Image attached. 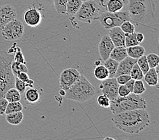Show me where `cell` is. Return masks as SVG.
Returning a JSON list of instances; mask_svg holds the SVG:
<instances>
[{"mask_svg":"<svg viewBox=\"0 0 159 140\" xmlns=\"http://www.w3.org/2000/svg\"><path fill=\"white\" fill-rule=\"evenodd\" d=\"M23 110V106L20 103V101L16 102H10L7 103L6 109L5 111V114H9V113L19 112Z\"/></svg>","mask_w":159,"mask_h":140,"instance_id":"484cf974","label":"cell"},{"mask_svg":"<svg viewBox=\"0 0 159 140\" xmlns=\"http://www.w3.org/2000/svg\"><path fill=\"white\" fill-rule=\"evenodd\" d=\"M7 103H8V102L6 99L5 97L0 98V116L5 115Z\"/></svg>","mask_w":159,"mask_h":140,"instance_id":"ab89813d","label":"cell"},{"mask_svg":"<svg viewBox=\"0 0 159 140\" xmlns=\"http://www.w3.org/2000/svg\"><path fill=\"white\" fill-rule=\"evenodd\" d=\"M59 93H60V95L64 96V95H65V90H64L62 89H60V91H59Z\"/></svg>","mask_w":159,"mask_h":140,"instance_id":"f6af8a7d","label":"cell"},{"mask_svg":"<svg viewBox=\"0 0 159 140\" xmlns=\"http://www.w3.org/2000/svg\"><path fill=\"white\" fill-rule=\"evenodd\" d=\"M42 90L35 88H30L25 90V99L26 103L31 105L38 104L42 98Z\"/></svg>","mask_w":159,"mask_h":140,"instance_id":"2e32d148","label":"cell"},{"mask_svg":"<svg viewBox=\"0 0 159 140\" xmlns=\"http://www.w3.org/2000/svg\"><path fill=\"white\" fill-rule=\"evenodd\" d=\"M14 61L24 63V64H26L24 55L22 53L21 49L19 47H17L16 51L14 54Z\"/></svg>","mask_w":159,"mask_h":140,"instance_id":"8d00e7d4","label":"cell"},{"mask_svg":"<svg viewBox=\"0 0 159 140\" xmlns=\"http://www.w3.org/2000/svg\"><path fill=\"white\" fill-rule=\"evenodd\" d=\"M3 39L7 41L20 40L24 35L25 28L22 22L15 18L0 29Z\"/></svg>","mask_w":159,"mask_h":140,"instance_id":"ba28073f","label":"cell"},{"mask_svg":"<svg viewBox=\"0 0 159 140\" xmlns=\"http://www.w3.org/2000/svg\"><path fill=\"white\" fill-rule=\"evenodd\" d=\"M127 53L129 57L131 58H134L135 59H138L140 57L143 56L145 54V49L143 47L139 45H135V46H132L126 48Z\"/></svg>","mask_w":159,"mask_h":140,"instance_id":"ffe728a7","label":"cell"},{"mask_svg":"<svg viewBox=\"0 0 159 140\" xmlns=\"http://www.w3.org/2000/svg\"><path fill=\"white\" fill-rule=\"evenodd\" d=\"M103 65L107 67V69L108 71V78H115L117 68H118L119 62L109 57L107 60L104 61Z\"/></svg>","mask_w":159,"mask_h":140,"instance_id":"603a6c76","label":"cell"},{"mask_svg":"<svg viewBox=\"0 0 159 140\" xmlns=\"http://www.w3.org/2000/svg\"><path fill=\"white\" fill-rule=\"evenodd\" d=\"M136 63H137V59L127 56L126 58H125L119 63L118 68H117L115 78L122 74L130 75L132 67Z\"/></svg>","mask_w":159,"mask_h":140,"instance_id":"5bb4252c","label":"cell"},{"mask_svg":"<svg viewBox=\"0 0 159 140\" xmlns=\"http://www.w3.org/2000/svg\"><path fill=\"white\" fill-rule=\"evenodd\" d=\"M14 61V54L0 51V98L4 97L6 92L14 88L15 76L11 65Z\"/></svg>","mask_w":159,"mask_h":140,"instance_id":"277c9868","label":"cell"},{"mask_svg":"<svg viewBox=\"0 0 159 140\" xmlns=\"http://www.w3.org/2000/svg\"><path fill=\"white\" fill-rule=\"evenodd\" d=\"M114 139L112 138H104V139Z\"/></svg>","mask_w":159,"mask_h":140,"instance_id":"bcb514c9","label":"cell"},{"mask_svg":"<svg viewBox=\"0 0 159 140\" xmlns=\"http://www.w3.org/2000/svg\"><path fill=\"white\" fill-rule=\"evenodd\" d=\"M68 0H54L55 9L58 14H66V3Z\"/></svg>","mask_w":159,"mask_h":140,"instance_id":"f1b7e54d","label":"cell"},{"mask_svg":"<svg viewBox=\"0 0 159 140\" xmlns=\"http://www.w3.org/2000/svg\"><path fill=\"white\" fill-rule=\"evenodd\" d=\"M158 67L150 68L149 70L143 75V78L146 84L150 86H158Z\"/></svg>","mask_w":159,"mask_h":140,"instance_id":"e0dca14e","label":"cell"},{"mask_svg":"<svg viewBox=\"0 0 159 140\" xmlns=\"http://www.w3.org/2000/svg\"><path fill=\"white\" fill-rule=\"evenodd\" d=\"M11 68H12V73L14 76H16L17 74L19 72H29V69L26 66V64L14 61H13L12 65H11Z\"/></svg>","mask_w":159,"mask_h":140,"instance_id":"4316f807","label":"cell"},{"mask_svg":"<svg viewBox=\"0 0 159 140\" xmlns=\"http://www.w3.org/2000/svg\"><path fill=\"white\" fill-rule=\"evenodd\" d=\"M109 108L112 114L115 115L131 110L146 108V102L139 94L131 92L126 96H119L116 99L111 100Z\"/></svg>","mask_w":159,"mask_h":140,"instance_id":"5b68a950","label":"cell"},{"mask_svg":"<svg viewBox=\"0 0 159 140\" xmlns=\"http://www.w3.org/2000/svg\"><path fill=\"white\" fill-rule=\"evenodd\" d=\"M17 45H16V43H13V45H12V47H11L8 50H7V53H10V54H14V53L16 52V49H17Z\"/></svg>","mask_w":159,"mask_h":140,"instance_id":"ee69618b","label":"cell"},{"mask_svg":"<svg viewBox=\"0 0 159 140\" xmlns=\"http://www.w3.org/2000/svg\"><path fill=\"white\" fill-rule=\"evenodd\" d=\"M108 36L115 47L125 46V34L120 29V26H115L109 29Z\"/></svg>","mask_w":159,"mask_h":140,"instance_id":"9a60e30c","label":"cell"},{"mask_svg":"<svg viewBox=\"0 0 159 140\" xmlns=\"http://www.w3.org/2000/svg\"><path fill=\"white\" fill-rule=\"evenodd\" d=\"M136 32H134L131 34H125V47H129L135 45H139V43L138 42L136 39Z\"/></svg>","mask_w":159,"mask_h":140,"instance_id":"83f0119b","label":"cell"},{"mask_svg":"<svg viewBox=\"0 0 159 140\" xmlns=\"http://www.w3.org/2000/svg\"><path fill=\"white\" fill-rule=\"evenodd\" d=\"M146 91V88L144 86V84L142 81V79H139V80H135L133 93L135 94H139L141 95L143 93H144Z\"/></svg>","mask_w":159,"mask_h":140,"instance_id":"1f68e13d","label":"cell"},{"mask_svg":"<svg viewBox=\"0 0 159 140\" xmlns=\"http://www.w3.org/2000/svg\"><path fill=\"white\" fill-rule=\"evenodd\" d=\"M81 1L83 2H86V1H89V0H81Z\"/></svg>","mask_w":159,"mask_h":140,"instance_id":"7dc6e473","label":"cell"},{"mask_svg":"<svg viewBox=\"0 0 159 140\" xmlns=\"http://www.w3.org/2000/svg\"><path fill=\"white\" fill-rule=\"evenodd\" d=\"M134 82H135V80L134 79H129V80L125 84V86L127 88V89L129 90V92L131 93V92H133V89H134Z\"/></svg>","mask_w":159,"mask_h":140,"instance_id":"b9f144b4","label":"cell"},{"mask_svg":"<svg viewBox=\"0 0 159 140\" xmlns=\"http://www.w3.org/2000/svg\"><path fill=\"white\" fill-rule=\"evenodd\" d=\"M16 11L14 7L10 4L0 6V29L3 26L16 18Z\"/></svg>","mask_w":159,"mask_h":140,"instance_id":"7c38bea8","label":"cell"},{"mask_svg":"<svg viewBox=\"0 0 159 140\" xmlns=\"http://www.w3.org/2000/svg\"><path fill=\"white\" fill-rule=\"evenodd\" d=\"M135 36H136V39H137L138 42L139 43H142L143 39H144V35H143L141 32H136Z\"/></svg>","mask_w":159,"mask_h":140,"instance_id":"7bdbcfd3","label":"cell"},{"mask_svg":"<svg viewBox=\"0 0 159 140\" xmlns=\"http://www.w3.org/2000/svg\"><path fill=\"white\" fill-rule=\"evenodd\" d=\"M127 4L131 20L143 24L154 18L155 5L153 0H127Z\"/></svg>","mask_w":159,"mask_h":140,"instance_id":"7a4b0ae2","label":"cell"},{"mask_svg":"<svg viewBox=\"0 0 159 140\" xmlns=\"http://www.w3.org/2000/svg\"><path fill=\"white\" fill-rule=\"evenodd\" d=\"M127 3V0H108L103 5L107 12H116L122 10Z\"/></svg>","mask_w":159,"mask_h":140,"instance_id":"ac0fdd59","label":"cell"},{"mask_svg":"<svg viewBox=\"0 0 159 140\" xmlns=\"http://www.w3.org/2000/svg\"><path fill=\"white\" fill-rule=\"evenodd\" d=\"M96 94V88L85 75L81 74L78 80L65 91L67 99L85 103L92 99Z\"/></svg>","mask_w":159,"mask_h":140,"instance_id":"3957f363","label":"cell"},{"mask_svg":"<svg viewBox=\"0 0 159 140\" xmlns=\"http://www.w3.org/2000/svg\"><path fill=\"white\" fill-rule=\"evenodd\" d=\"M131 79V75L128 74H122L116 77V81L119 85H125Z\"/></svg>","mask_w":159,"mask_h":140,"instance_id":"74e56055","label":"cell"},{"mask_svg":"<svg viewBox=\"0 0 159 140\" xmlns=\"http://www.w3.org/2000/svg\"><path fill=\"white\" fill-rule=\"evenodd\" d=\"M80 75V72L75 68H68L63 70L59 78L60 88L66 91L78 80Z\"/></svg>","mask_w":159,"mask_h":140,"instance_id":"9c48e42d","label":"cell"},{"mask_svg":"<svg viewBox=\"0 0 159 140\" xmlns=\"http://www.w3.org/2000/svg\"><path fill=\"white\" fill-rule=\"evenodd\" d=\"M137 64L139 67L140 69H141V70L142 71L143 75H144L150 69L148 63L147 59H146V56H145L144 55L142 57H140L139 58L137 59Z\"/></svg>","mask_w":159,"mask_h":140,"instance_id":"4dcf8cb0","label":"cell"},{"mask_svg":"<svg viewBox=\"0 0 159 140\" xmlns=\"http://www.w3.org/2000/svg\"><path fill=\"white\" fill-rule=\"evenodd\" d=\"M146 59L150 68H155L158 66L159 56L156 53H150L146 55Z\"/></svg>","mask_w":159,"mask_h":140,"instance_id":"d6a6232c","label":"cell"},{"mask_svg":"<svg viewBox=\"0 0 159 140\" xmlns=\"http://www.w3.org/2000/svg\"><path fill=\"white\" fill-rule=\"evenodd\" d=\"M83 2L81 0H68L66 3V14L75 16L80 8Z\"/></svg>","mask_w":159,"mask_h":140,"instance_id":"cb8c5ba5","label":"cell"},{"mask_svg":"<svg viewBox=\"0 0 159 140\" xmlns=\"http://www.w3.org/2000/svg\"><path fill=\"white\" fill-rule=\"evenodd\" d=\"M97 103L101 107L107 108H109L110 104H111V100H110L109 98L107 96L104 95V94H102V95L98 96Z\"/></svg>","mask_w":159,"mask_h":140,"instance_id":"e575fe53","label":"cell"},{"mask_svg":"<svg viewBox=\"0 0 159 140\" xmlns=\"http://www.w3.org/2000/svg\"><path fill=\"white\" fill-rule=\"evenodd\" d=\"M131 92L129 90L127 89V87L125 85H119V88H118V94L119 96H126L128 94H129Z\"/></svg>","mask_w":159,"mask_h":140,"instance_id":"f35d334b","label":"cell"},{"mask_svg":"<svg viewBox=\"0 0 159 140\" xmlns=\"http://www.w3.org/2000/svg\"><path fill=\"white\" fill-rule=\"evenodd\" d=\"M98 20L101 25L106 29H111L115 26H120L125 21H131V18L127 11H119L116 12H109L107 11L101 12Z\"/></svg>","mask_w":159,"mask_h":140,"instance_id":"52a82bcc","label":"cell"},{"mask_svg":"<svg viewBox=\"0 0 159 140\" xmlns=\"http://www.w3.org/2000/svg\"><path fill=\"white\" fill-rule=\"evenodd\" d=\"M119 84L117 82L116 78H108L102 80L99 86V88L102 94L107 96L111 101L119 97Z\"/></svg>","mask_w":159,"mask_h":140,"instance_id":"30bf717a","label":"cell"},{"mask_svg":"<svg viewBox=\"0 0 159 140\" xmlns=\"http://www.w3.org/2000/svg\"><path fill=\"white\" fill-rule=\"evenodd\" d=\"M115 47V46L108 35H104L102 36L99 45H98V51H99L101 59L105 61L109 58L111 53Z\"/></svg>","mask_w":159,"mask_h":140,"instance_id":"4fadbf2b","label":"cell"},{"mask_svg":"<svg viewBox=\"0 0 159 140\" xmlns=\"http://www.w3.org/2000/svg\"><path fill=\"white\" fill-rule=\"evenodd\" d=\"M23 19L25 24L29 27H37L42 20V14L40 10L36 7H31L25 11L23 14Z\"/></svg>","mask_w":159,"mask_h":140,"instance_id":"8fae6325","label":"cell"},{"mask_svg":"<svg viewBox=\"0 0 159 140\" xmlns=\"http://www.w3.org/2000/svg\"><path fill=\"white\" fill-rule=\"evenodd\" d=\"M15 77H17L18 79H20V80L23 81L25 82H27L29 80V76L28 75V73L26 72H19L18 73L17 75Z\"/></svg>","mask_w":159,"mask_h":140,"instance_id":"60d3db41","label":"cell"},{"mask_svg":"<svg viewBox=\"0 0 159 140\" xmlns=\"http://www.w3.org/2000/svg\"><path fill=\"white\" fill-rule=\"evenodd\" d=\"M120 28L125 34H131L135 32V26L131 21H125L120 24Z\"/></svg>","mask_w":159,"mask_h":140,"instance_id":"836d02e7","label":"cell"},{"mask_svg":"<svg viewBox=\"0 0 159 140\" xmlns=\"http://www.w3.org/2000/svg\"><path fill=\"white\" fill-rule=\"evenodd\" d=\"M93 75L97 79L102 81L109 77L108 71L104 65H97L93 69Z\"/></svg>","mask_w":159,"mask_h":140,"instance_id":"7402d4cb","label":"cell"},{"mask_svg":"<svg viewBox=\"0 0 159 140\" xmlns=\"http://www.w3.org/2000/svg\"><path fill=\"white\" fill-rule=\"evenodd\" d=\"M115 125L125 133L135 134L143 131L150 123L146 108H138L115 114L112 117Z\"/></svg>","mask_w":159,"mask_h":140,"instance_id":"6da1fadb","label":"cell"},{"mask_svg":"<svg viewBox=\"0 0 159 140\" xmlns=\"http://www.w3.org/2000/svg\"><path fill=\"white\" fill-rule=\"evenodd\" d=\"M126 47L125 46L115 47L110 55V58L115 60L119 63L127 57Z\"/></svg>","mask_w":159,"mask_h":140,"instance_id":"d6986e66","label":"cell"},{"mask_svg":"<svg viewBox=\"0 0 159 140\" xmlns=\"http://www.w3.org/2000/svg\"><path fill=\"white\" fill-rule=\"evenodd\" d=\"M101 12L100 6L97 2L93 0H89L82 3L80 8L75 16L79 21L90 24L92 21L98 20Z\"/></svg>","mask_w":159,"mask_h":140,"instance_id":"8992f818","label":"cell"},{"mask_svg":"<svg viewBox=\"0 0 159 140\" xmlns=\"http://www.w3.org/2000/svg\"><path fill=\"white\" fill-rule=\"evenodd\" d=\"M130 75L131 78L134 80H139V79H142L143 78V74L137 63H135L132 67Z\"/></svg>","mask_w":159,"mask_h":140,"instance_id":"f546056e","label":"cell"},{"mask_svg":"<svg viewBox=\"0 0 159 140\" xmlns=\"http://www.w3.org/2000/svg\"><path fill=\"white\" fill-rule=\"evenodd\" d=\"M14 87L18 92L20 93V94H24L27 85L26 83L20 80V79H18L17 77H15V83H14Z\"/></svg>","mask_w":159,"mask_h":140,"instance_id":"d590c367","label":"cell"},{"mask_svg":"<svg viewBox=\"0 0 159 140\" xmlns=\"http://www.w3.org/2000/svg\"><path fill=\"white\" fill-rule=\"evenodd\" d=\"M4 97L8 103L10 102H16L20 100L21 94L14 87V88H11L7 90L5 94Z\"/></svg>","mask_w":159,"mask_h":140,"instance_id":"d4e9b609","label":"cell"},{"mask_svg":"<svg viewBox=\"0 0 159 140\" xmlns=\"http://www.w3.org/2000/svg\"><path fill=\"white\" fill-rule=\"evenodd\" d=\"M24 119V114L22 111L15 112L6 114V121L12 125H18L21 123Z\"/></svg>","mask_w":159,"mask_h":140,"instance_id":"44dd1931","label":"cell"}]
</instances>
